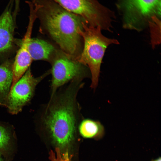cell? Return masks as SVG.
<instances>
[{
  "mask_svg": "<svg viewBox=\"0 0 161 161\" xmlns=\"http://www.w3.org/2000/svg\"><path fill=\"white\" fill-rule=\"evenodd\" d=\"M68 83L50 95L49 101L41 107L36 120L62 154L68 152L84 118L77 96L84 83L77 80Z\"/></svg>",
  "mask_w": 161,
  "mask_h": 161,
  "instance_id": "6da1fadb",
  "label": "cell"
},
{
  "mask_svg": "<svg viewBox=\"0 0 161 161\" xmlns=\"http://www.w3.org/2000/svg\"><path fill=\"white\" fill-rule=\"evenodd\" d=\"M35 4L42 32L62 51L78 60L83 47V38L79 32L86 23L84 20L53 0H36Z\"/></svg>",
  "mask_w": 161,
  "mask_h": 161,
  "instance_id": "7a4b0ae2",
  "label": "cell"
},
{
  "mask_svg": "<svg viewBox=\"0 0 161 161\" xmlns=\"http://www.w3.org/2000/svg\"><path fill=\"white\" fill-rule=\"evenodd\" d=\"M101 30L99 27H91L86 23L83 30L79 32L83 45L78 60L88 67L91 75L90 87L94 90L98 85L100 66L106 49L111 44H119L117 39L104 36Z\"/></svg>",
  "mask_w": 161,
  "mask_h": 161,
  "instance_id": "3957f363",
  "label": "cell"
},
{
  "mask_svg": "<svg viewBox=\"0 0 161 161\" xmlns=\"http://www.w3.org/2000/svg\"><path fill=\"white\" fill-rule=\"evenodd\" d=\"M69 11L83 18L91 27L111 31L115 18L113 12L97 0H53Z\"/></svg>",
  "mask_w": 161,
  "mask_h": 161,
  "instance_id": "277c9868",
  "label": "cell"
},
{
  "mask_svg": "<svg viewBox=\"0 0 161 161\" xmlns=\"http://www.w3.org/2000/svg\"><path fill=\"white\" fill-rule=\"evenodd\" d=\"M123 27L140 31L155 18H160L161 0H118Z\"/></svg>",
  "mask_w": 161,
  "mask_h": 161,
  "instance_id": "5b68a950",
  "label": "cell"
},
{
  "mask_svg": "<svg viewBox=\"0 0 161 161\" xmlns=\"http://www.w3.org/2000/svg\"><path fill=\"white\" fill-rule=\"evenodd\" d=\"M52 67L50 95L61 87L71 81L91 78L88 67L59 49L50 62Z\"/></svg>",
  "mask_w": 161,
  "mask_h": 161,
  "instance_id": "8992f818",
  "label": "cell"
},
{
  "mask_svg": "<svg viewBox=\"0 0 161 161\" xmlns=\"http://www.w3.org/2000/svg\"><path fill=\"white\" fill-rule=\"evenodd\" d=\"M50 73L49 69L41 76L35 78L30 67L10 89L5 106L9 112L16 114L21 112L32 98L37 85Z\"/></svg>",
  "mask_w": 161,
  "mask_h": 161,
  "instance_id": "52a82bcc",
  "label": "cell"
},
{
  "mask_svg": "<svg viewBox=\"0 0 161 161\" xmlns=\"http://www.w3.org/2000/svg\"><path fill=\"white\" fill-rule=\"evenodd\" d=\"M35 18L31 15L27 32L13 64V80L10 89L24 74L32 60L29 52L28 45L30 38L34 21Z\"/></svg>",
  "mask_w": 161,
  "mask_h": 161,
  "instance_id": "ba28073f",
  "label": "cell"
},
{
  "mask_svg": "<svg viewBox=\"0 0 161 161\" xmlns=\"http://www.w3.org/2000/svg\"><path fill=\"white\" fill-rule=\"evenodd\" d=\"M10 9L8 7L0 16V55L8 51L13 45L15 25Z\"/></svg>",
  "mask_w": 161,
  "mask_h": 161,
  "instance_id": "9c48e42d",
  "label": "cell"
},
{
  "mask_svg": "<svg viewBox=\"0 0 161 161\" xmlns=\"http://www.w3.org/2000/svg\"><path fill=\"white\" fill-rule=\"evenodd\" d=\"M28 50L32 60H42L50 62L58 49L49 42L37 38H31Z\"/></svg>",
  "mask_w": 161,
  "mask_h": 161,
  "instance_id": "30bf717a",
  "label": "cell"
},
{
  "mask_svg": "<svg viewBox=\"0 0 161 161\" xmlns=\"http://www.w3.org/2000/svg\"><path fill=\"white\" fill-rule=\"evenodd\" d=\"M13 64L6 61L0 65V106H5L13 80Z\"/></svg>",
  "mask_w": 161,
  "mask_h": 161,
  "instance_id": "8fae6325",
  "label": "cell"
},
{
  "mask_svg": "<svg viewBox=\"0 0 161 161\" xmlns=\"http://www.w3.org/2000/svg\"><path fill=\"white\" fill-rule=\"evenodd\" d=\"M78 130L83 137L99 139L102 137L105 133L104 128L99 121L83 118L79 125Z\"/></svg>",
  "mask_w": 161,
  "mask_h": 161,
  "instance_id": "7c38bea8",
  "label": "cell"
},
{
  "mask_svg": "<svg viewBox=\"0 0 161 161\" xmlns=\"http://www.w3.org/2000/svg\"><path fill=\"white\" fill-rule=\"evenodd\" d=\"M10 127L6 123L0 121V151L8 145L10 138Z\"/></svg>",
  "mask_w": 161,
  "mask_h": 161,
  "instance_id": "4fadbf2b",
  "label": "cell"
},
{
  "mask_svg": "<svg viewBox=\"0 0 161 161\" xmlns=\"http://www.w3.org/2000/svg\"><path fill=\"white\" fill-rule=\"evenodd\" d=\"M55 152L51 150L49 152V158L51 161H70L68 152L61 154L60 149L56 147Z\"/></svg>",
  "mask_w": 161,
  "mask_h": 161,
  "instance_id": "5bb4252c",
  "label": "cell"
},
{
  "mask_svg": "<svg viewBox=\"0 0 161 161\" xmlns=\"http://www.w3.org/2000/svg\"><path fill=\"white\" fill-rule=\"evenodd\" d=\"M152 161H161V158L160 157L157 159L154 160Z\"/></svg>",
  "mask_w": 161,
  "mask_h": 161,
  "instance_id": "9a60e30c",
  "label": "cell"
},
{
  "mask_svg": "<svg viewBox=\"0 0 161 161\" xmlns=\"http://www.w3.org/2000/svg\"><path fill=\"white\" fill-rule=\"evenodd\" d=\"M16 7H18V3L19 1V0H16Z\"/></svg>",
  "mask_w": 161,
  "mask_h": 161,
  "instance_id": "2e32d148",
  "label": "cell"
},
{
  "mask_svg": "<svg viewBox=\"0 0 161 161\" xmlns=\"http://www.w3.org/2000/svg\"><path fill=\"white\" fill-rule=\"evenodd\" d=\"M0 161H3L2 159H1L0 157Z\"/></svg>",
  "mask_w": 161,
  "mask_h": 161,
  "instance_id": "e0dca14e",
  "label": "cell"
}]
</instances>
